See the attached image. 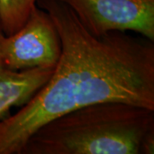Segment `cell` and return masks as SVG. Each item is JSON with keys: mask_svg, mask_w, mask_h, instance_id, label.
I'll use <instances>...</instances> for the list:
<instances>
[{"mask_svg": "<svg viewBox=\"0 0 154 154\" xmlns=\"http://www.w3.org/2000/svg\"><path fill=\"white\" fill-rule=\"evenodd\" d=\"M5 35V33L3 32V30H2V27H1V23H0V38H2L3 36Z\"/></svg>", "mask_w": 154, "mask_h": 154, "instance_id": "obj_7", "label": "cell"}, {"mask_svg": "<svg viewBox=\"0 0 154 154\" xmlns=\"http://www.w3.org/2000/svg\"><path fill=\"white\" fill-rule=\"evenodd\" d=\"M62 50L51 17L36 6L17 33L0 38V64L14 71L57 65Z\"/></svg>", "mask_w": 154, "mask_h": 154, "instance_id": "obj_3", "label": "cell"}, {"mask_svg": "<svg viewBox=\"0 0 154 154\" xmlns=\"http://www.w3.org/2000/svg\"><path fill=\"white\" fill-rule=\"evenodd\" d=\"M154 110L109 101L39 127L20 154H153Z\"/></svg>", "mask_w": 154, "mask_h": 154, "instance_id": "obj_2", "label": "cell"}, {"mask_svg": "<svg viewBox=\"0 0 154 154\" xmlns=\"http://www.w3.org/2000/svg\"><path fill=\"white\" fill-rule=\"evenodd\" d=\"M36 6L37 0H0V23L5 35L21 29Z\"/></svg>", "mask_w": 154, "mask_h": 154, "instance_id": "obj_6", "label": "cell"}, {"mask_svg": "<svg viewBox=\"0 0 154 154\" xmlns=\"http://www.w3.org/2000/svg\"><path fill=\"white\" fill-rule=\"evenodd\" d=\"M96 37L132 31L154 41V0H64Z\"/></svg>", "mask_w": 154, "mask_h": 154, "instance_id": "obj_4", "label": "cell"}, {"mask_svg": "<svg viewBox=\"0 0 154 154\" xmlns=\"http://www.w3.org/2000/svg\"><path fill=\"white\" fill-rule=\"evenodd\" d=\"M59 33L62 50L48 82L14 115L0 120V154H20L39 127L109 101L154 110V44L126 32L96 37L64 0H37Z\"/></svg>", "mask_w": 154, "mask_h": 154, "instance_id": "obj_1", "label": "cell"}, {"mask_svg": "<svg viewBox=\"0 0 154 154\" xmlns=\"http://www.w3.org/2000/svg\"><path fill=\"white\" fill-rule=\"evenodd\" d=\"M55 68L14 71L0 64V120L10 116L12 106L27 104L48 82Z\"/></svg>", "mask_w": 154, "mask_h": 154, "instance_id": "obj_5", "label": "cell"}]
</instances>
